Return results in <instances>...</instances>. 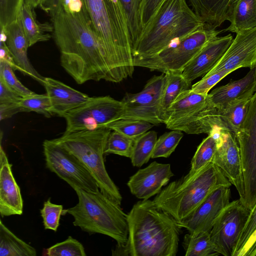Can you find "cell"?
I'll return each mask as SVG.
<instances>
[{"mask_svg": "<svg viewBox=\"0 0 256 256\" xmlns=\"http://www.w3.org/2000/svg\"><path fill=\"white\" fill-rule=\"evenodd\" d=\"M256 66V27L236 34L224 54L208 72L224 71L230 74L241 68Z\"/></svg>", "mask_w": 256, "mask_h": 256, "instance_id": "16", "label": "cell"}, {"mask_svg": "<svg viewBox=\"0 0 256 256\" xmlns=\"http://www.w3.org/2000/svg\"><path fill=\"white\" fill-rule=\"evenodd\" d=\"M253 95L236 100L226 107L217 109L218 128L230 132L236 136L244 120Z\"/></svg>", "mask_w": 256, "mask_h": 256, "instance_id": "26", "label": "cell"}, {"mask_svg": "<svg viewBox=\"0 0 256 256\" xmlns=\"http://www.w3.org/2000/svg\"><path fill=\"white\" fill-rule=\"evenodd\" d=\"M182 72L170 71L164 73L166 82L160 102V112L164 124L167 111L170 106L182 92L191 88V84L184 78Z\"/></svg>", "mask_w": 256, "mask_h": 256, "instance_id": "28", "label": "cell"}, {"mask_svg": "<svg viewBox=\"0 0 256 256\" xmlns=\"http://www.w3.org/2000/svg\"><path fill=\"white\" fill-rule=\"evenodd\" d=\"M6 45L13 57L17 70L43 85L44 77L33 67L28 56V42L21 21L18 18L4 28Z\"/></svg>", "mask_w": 256, "mask_h": 256, "instance_id": "20", "label": "cell"}, {"mask_svg": "<svg viewBox=\"0 0 256 256\" xmlns=\"http://www.w3.org/2000/svg\"><path fill=\"white\" fill-rule=\"evenodd\" d=\"M218 131L214 129L198 146L192 160L190 168L186 174L192 176L212 162L217 148Z\"/></svg>", "mask_w": 256, "mask_h": 256, "instance_id": "31", "label": "cell"}, {"mask_svg": "<svg viewBox=\"0 0 256 256\" xmlns=\"http://www.w3.org/2000/svg\"><path fill=\"white\" fill-rule=\"evenodd\" d=\"M228 74L224 71L208 72L200 80L192 86L191 90L197 93L208 94L212 87Z\"/></svg>", "mask_w": 256, "mask_h": 256, "instance_id": "42", "label": "cell"}, {"mask_svg": "<svg viewBox=\"0 0 256 256\" xmlns=\"http://www.w3.org/2000/svg\"><path fill=\"white\" fill-rule=\"evenodd\" d=\"M127 241L124 245L116 246L112 256H176L180 228L153 200L138 202L127 214Z\"/></svg>", "mask_w": 256, "mask_h": 256, "instance_id": "2", "label": "cell"}, {"mask_svg": "<svg viewBox=\"0 0 256 256\" xmlns=\"http://www.w3.org/2000/svg\"><path fill=\"white\" fill-rule=\"evenodd\" d=\"M231 183L212 162L194 174L187 175L162 188L152 200L176 222L190 217L214 190Z\"/></svg>", "mask_w": 256, "mask_h": 256, "instance_id": "5", "label": "cell"}, {"mask_svg": "<svg viewBox=\"0 0 256 256\" xmlns=\"http://www.w3.org/2000/svg\"><path fill=\"white\" fill-rule=\"evenodd\" d=\"M242 160L244 196L242 202L252 210L256 204V91L236 134Z\"/></svg>", "mask_w": 256, "mask_h": 256, "instance_id": "11", "label": "cell"}, {"mask_svg": "<svg viewBox=\"0 0 256 256\" xmlns=\"http://www.w3.org/2000/svg\"><path fill=\"white\" fill-rule=\"evenodd\" d=\"M256 27V0H238L230 25L224 31L232 32Z\"/></svg>", "mask_w": 256, "mask_h": 256, "instance_id": "27", "label": "cell"}, {"mask_svg": "<svg viewBox=\"0 0 256 256\" xmlns=\"http://www.w3.org/2000/svg\"><path fill=\"white\" fill-rule=\"evenodd\" d=\"M204 26L186 0H164L133 46V57L158 54Z\"/></svg>", "mask_w": 256, "mask_h": 256, "instance_id": "4", "label": "cell"}, {"mask_svg": "<svg viewBox=\"0 0 256 256\" xmlns=\"http://www.w3.org/2000/svg\"><path fill=\"white\" fill-rule=\"evenodd\" d=\"M212 162L236 188L242 202L244 196L242 160L238 144L234 134L220 129L217 136V148Z\"/></svg>", "mask_w": 256, "mask_h": 256, "instance_id": "15", "label": "cell"}, {"mask_svg": "<svg viewBox=\"0 0 256 256\" xmlns=\"http://www.w3.org/2000/svg\"><path fill=\"white\" fill-rule=\"evenodd\" d=\"M256 241V229L248 239L242 248L238 252L236 256H246L248 252Z\"/></svg>", "mask_w": 256, "mask_h": 256, "instance_id": "48", "label": "cell"}, {"mask_svg": "<svg viewBox=\"0 0 256 256\" xmlns=\"http://www.w3.org/2000/svg\"><path fill=\"white\" fill-rule=\"evenodd\" d=\"M157 139V133L154 130L148 131L135 139L130 158L134 166L141 167L148 162Z\"/></svg>", "mask_w": 256, "mask_h": 256, "instance_id": "33", "label": "cell"}, {"mask_svg": "<svg viewBox=\"0 0 256 256\" xmlns=\"http://www.w3.org/2000/svg\"><path fill=\"white\" fill-rule=\"evenodd\" d=\"M51 20L60 64L77 84L121 82L82 9L70 10L61 6Z\"/></svg>", "mask_w": 256, "mask_h": 256, "instance_id": "1", "label": "cell"}, {"mask_svg": "<svg viewBox=\"0 0 256 256\" xmlns=\"http://www.w3.org/2000/svg\"><path fill=\"white\" fill-rule=\"evenodd\" d=\"M230 188L216 190L190 217L182 222H177L178 226L180 228H184L188 232H210L216 219L230 202Z\"/></svg>", "mask_w": 256, "mask_h": 256, "instance_id": "18", "label": "cell"}, {"mask_svg": "<svg viewBox=\"0 0 256 256\" xmlns=\"http://www.w3.org/2000/svg\"><path fill=\"white\" fill-rule=\"evenodd\" d=\"M96 34L121 82L134 70L126 16L120 0H80Z\"/></svg>", "mask_w": 256, "mask_h": 256, "instance_id": "3", "label": "cell"}, {"mask_svg": "<svg viewBox=\"0 0 256 256\" xmlns=\"http://www.w3.org/2000/svg\"><path fill=\"white\" fill-rule=\"evenodd\" d=\"M206 28L216 29L224 22H231L238 0H186Z\"/></svg>", "mask_w": 256, "mask_h": 256, "instance_id": "24", "label": "cell"}, {"mask_svg": "<svg viewBox=\"0 0 256 256\" xmlns=\"http://www.w3.org/2000/svg\"><path fill=\"white\" fill-rule=\"evenodd\" d=\"M43 256H86L83 245L70 236L63 242L56 243L45 249Z\"/></svg>", "mask_w": 256, "mask_h": 256, "instance_id": "37", "label": "cell"}, {"mask_svg": "<svg viewBox=\"0 0 256 256\" xmlns=\"http://www.w3.org/2000/svg\"><path fill=\"white\" fill-rule=\"evenodd\" d=\"M62 210V205L52 203L50 198L44 203L40 214L45 229L57 231Z\"/></svg>", "mask_w": 256, "mask_h": 256, "instance_id": "40", "label": "cell"}, {"mask_svg": "<svg viewBox=\"0 0 256 256\" xmlns=\"http://www.w3.org/2000/svg\"><path fill=\"white\" fill-rule=\"evenodd\" d=\"M256 229V204L250 210L246 223L240 235L233 256H236L238 252L242 248L248 239Z\"/></svg>", "mask_w": 256, "mask_h": 256, "instance_id": "43", "label": "cell"}, {"mask_svg": "<svg viewBox=\"0 0 256 256\" xmlns=\"http://www.w3.org/2000/svg\"><path fill=\"white\" fill-rule=\"evenodd\" d=\"M166 82V76L162 73L150 79L140 92L126 94L121 100L124 106L122 118L148 122L156 126L164 124L160 102Z\"/></svg>", "mask_w": 256, "mask_h": 256, "instance_id": "13", "label": "cell"}, {"mask_svg": "<svg viewBox=\"0 0 256 256\" xmlns=\"http://www.w3.org/2000/svg\"><path fill=\"white\" fill-rule=\"evenodd\" d=\"M18 104L26 112H34L46 118L52 116L50 100L46 94L34 93L22 98Z\"/></svg>", "mask_w": 256, "mask_h": 256, "instance_id": "38", "label": "cell"}, {"mask_svg": "<svg viewBox=\"0 0 256 256\" xmlns=\"http://www.w3.org/2000/svg\"><path fill=\"white\" fill-rule=\"evenodd\" d=\"M44 0H24V2L30 4L34 8L40 6L43 3Z\"/></svg>", "mask_w": 256, "mask_h": 256, "instance_id": "49", "label": "cell"}, {"mask_svg": "<svg viewBox=\"0 0 256 256\" xmlns=\"http://www.w3.org/2000/svg\"><path fill=\"white\" fill-rule=\"evenodd\" d=\"M110 132L106 127L64 132L52 140L76 157L92 176L100 192L120 205L122 196L108 174L104 160L106 144Z\"/></svg>", "mask_w": 256, "mask_h": 256, "instance_id": "7", "label": "cell"}, {"mask_svg": "<svg viewBox=\"0 0 256 256\" xmlns=\"http://www.w3.org/2000/svg\"><path fill=\"white\" fill-rule=\"evenodd\" d=\"M0 80L22 98L34 94L19 81L15 76L13 68L2 59H0Z\"/></svg>", "mask_w": 256, "mask_h": 256, "instance_id": "39", "label": "cell"}, {"mask_svg": "<svg viewBox=\"0 0 256 256\" xmlns=\"http://www.w3.org/2000/svg\"><path fill=\"white\" fill-rule=\"evenodd\" d=\"M120 1L126 16L132 49L143 30L142 12L144 0Z\"/></svg>", "mask_w": 256, "mask_h": 256, "instance_id": "32", "label": "cell"}, {"mask_svg": "<svg viewBox=\"0 0 256 256\" xmlns=\"http://www.w3.org/2000/svg\"><path fill=\"white\" fill-rule=\"evenodd\" d=\"M22 112L24 110L18 104H0V120H2L10 118Z\"/></svg>", "mask_w": 256, "mask_h": 256, "instance_id": "46", "label": "cell"}, {"mask_svg": "<svg viewBox=\"0 0 256 256\" xmlns=\"http://www.w3.org/2000/svg\"><path fill=\"white\" fill-rule=\"evenodd\" d=\"M154 126L148 122L120 118L108 124L106 127L135 140Z\"/></svg>", "mask_w": 256, "mask_h": 256, "instance_id": "34", "label": "cell"}, {"mask_svg": "<svg viewBox=\"0 0 256 256\" xmlns=\"http://www.w3.org/2000/svg\"><path fill=\"white\" fill-rule=\"evenodd\" d=\"M43 86L50 100L52 115L64 117L90 98L88 95L52 78H45Z\"/></svg>", "mask_w": 256, "mask_h": 256, "instance_id": "22", "label": "cell"}, {"mask_svg": "<svg viewBox=\"0 0 256 256\" xmlns=\"http://www.w3.org/2000/svg\"><path fill=\"white\" fill-rule=\"evenodd\" d=\"M233 40L231 34L216 36L209 41L192 58L182 71L190 84L206 75L222 58Z\"/></svg>", "mask_w": 256, "mask_h": 256, "instance_id": "19", "label": "cell"}, {"mask_svg": "<svg viewBox=\"0 0 256 256\" xmlns=\"http://www.w3.org/2000/svg\"><path fill=\"white\" fill-rule=\"evenodd\" d=\"M36 249L20 239L0 221V256H36Z\"/></svg>", "mask_w": 256, "mask_h": 256, "instance_id": "29", "label": "cell"}, {"mask_svg": "<svg viewBox=\"0 0 256 256\" xmlns=\"http://www.w3.org/2000/svg\"><path fill=\"white\" fill-rule=\"evenodd\" d=\"M22 97L0 80V104H18Z\"/></svg>", "mask_w": 256, "mask_h": 256, "instance_id": "45", "label": "cell"}, {"mask_svg": "<svg viewBox=\"0 0 256 256\" xmlns=\"http://www.w3.org/2000/svg\"><path fill=\"white\" fill-rule=\"evenodd\" d=\"M34 8L24 2L19 16L30 47L38 42L48 40L54 30L52 23L40 22L36 20Z\"/></svg>", "mask_w": 256, "mask_h": 256, "instance_id": "25", "label": "cell"}, {"mask_svg": "<svg viewBox=\"0 0 256 256\" xmlns=\"http://www.w3.org/2000/svg\"><path fill=\"white\" fill-rule=\"evenodd\" d=\"M164 0H144L142 12L144 28L151 20Z\"/></svg>", "mask_w": 256, "mask_h": 256, "instance_id": "44", "label": "cell"}, {"mask_svg": "<svg viewBox=\"0 0 256 256\" xmlns=\"http://www.w3.org/2000/svg\"><path fill=\"white\" fill-rule=\"evenodd\" d=\"M0 214L2 217L20 215L23 200L20 190L12 174V166L2 146L0 148Z\"/></svg>", "mask_w": 256, "mask_h": 256, "instance_id": "21", "label": "cell"}, {"mask_svg": "<svg viewBox=\"0 0 256 256\" xmlns=\"http://www.w3.org/2000/svg\"><path fill=\"white\" fill-rule=\"evenodd\" d=\"M62 2V0H44L40 7L52 18L61 6Z\"/></svg>", "mask_w": 256, "mask_h": 256, "instance_id": "47", "label": "cell"}, {"mask_svg": "<svg viewBox=\"0 0 256 256\" xmlns=\"http://www.w3.org/2000/svg\"><path fill=\"white\" fill-rule=\"evenodd\" d=\"M250 213V210L238 199L230 202L216 218L210 234L220 254L233 256Z\"/></svg>", "mask_w": 256, "mask_h": 256, "instance_id": "14", "label": "cell"}, {"mask_svg": "<svg viewBox=\"0 0 256 256\" xmlns=\"http://www.w3.org/2000/svg\"><path fill=\"white\" fill-rule=\"evenodd\" d=\"M24 0H0V28L17 20Z\"/></svg>", "mask_w": 256, "mask_h": 256, "instance_id": "41", "label": "cell"}, {"mask_svg": "<svg viewBox=\"0 0 256 256\" xmlns=\"http://www.w3.org/2000/svg\"><path fill=\"white\" fill-rule=\"evenodd\" d=\"M174 175L170 164L153 162L131 176L127 186L136 198L148 200L158 194Z\"/></svg>", "mask_w": 256, "mask_h": 256, "instance_id": "17", "label": "cell"}, {"mask_svg": "<svg viewBox=\"0 0 256 256\" xmlns=\"http://www.w3.org/2000/svg\"><path fill=\"white\" fill-rule=\"evenodd\" d=\"M224 30L202 27L154 55L134 56L135 66L150 70L181 72L212 39Z\"/></svg>", "mask_w": 256, "mask_h": 256, "instance_id": "9", "label": "cell"}, {"mask_svg": "<svg viewBox=\"0 0 256 256\" xmlns=\"http://www.w3.org/2000/svg\"><path fill=\"white\" fill-rule=\"evenodd\" d=\"M256 91V66L250 69L242 78L231 80L226 85L218 87L208 94V101L213 107L220 109L232 101L253 95Z\"/></svg>", "mask_w": 256, "mask_h": 256, "instance_id": "23", "label": "cell"}, {"mask_svg": "<svg viewBox=\"0 0 256 256\" xmlns=\"http://www.w3.org/2000/svg\"><path fill=\"white\" fill-rule=\"evenodd\" d=\"M182 131L172 130L165 132L156 140L152 158H168L174 151L183 137Z\"/></svg>", "mask_w": 256, "mask_h": 256, "instance_id": "35", "label": "cell"}, {"mask_svg": "<svg viewBox=\"0 0 256 256\" xmlns=\"http://www.w3.org/2000/svg\"><path fill=\"white\" fill-rule=\"evenodd\" d=\"M182 246L186 256H216V252L209 232H188L184 238Z\"/></svg>", "mask_w": 256, "mask_h": 256, "instance_id": "30", "label": "cell"}, {"mask_svg": "<svg viewBox=\"0 0 256 256\" xmlns=\"http://www.w3.org/2000/svg\"><path fill=\"white\" fill-rule=\"evenodd\" d=\"M78 202L63 210L62 215L70 214L73 224L90 234H101L114 239L118 246L124 245L128 237L127 214L120 205L111 200L100 190L76 189Z\"/></svg>", "mask_w": 256, "mask_h": 256, "instance_id": "6", "label": "cell"}, {"mask_svg": "<svg viewBox=\"0 0 256 256\" xmlns=\"http://www.w3.org/2000/svg\"><path fill=\"white\" fill-rule=\"evenodd\" d=\"M42 146L46 168L74 190L80 188L95 192L99 190L89 170L74 155L52 140H45Z\"/></svg>", "mask_w": 256, "mask_h": 256, "instance_id": "12", "label": "cell"}, {"mask_svg": "<svg viewBox=\"0 0 256 256\" xmlns=\"http://www.w3.org/2000/svg\"><path fill=\"white\" fill-rule=\"evenodd\" d=\"M164 124L168 129L188 134H209L218 128V110L209 104L208 94L190 88L182 92L169 108Z\"/></svg>", "mask_w": 256, "mask_h": 256, "instance_id": "8", "label": "cell"}, {"mask_svg": "<svg viewBox=\"0 0 256 256\" xmlns=\"http://www.w3.org/2000/svg\"><path fill=\"white\" fill-rule=\"evenodd\" d=\"M124 112L122 101L109 96L90 97L86 103L64 116L66 121L64 132L106 127L108 124L122 118Z\"/></svg>", "mask_w": 256, "mask_h": 256, "instance_id": "10", "label": "cell"}, {"mask_svg": "<svg viewBox=\"0 0 256 256\" xmlns=\"http://www.w3.org/2000/svg\"><path fill=\"white\" fill-rule=\"evenodd\" d=\"M134 139L117 131L110 134L105 147L104 154H116L130 158Z\"/></svg>", "mask_w": 256, "mask_h": 256, "instance_id": "36", "label": "cell"}]
</instances>
